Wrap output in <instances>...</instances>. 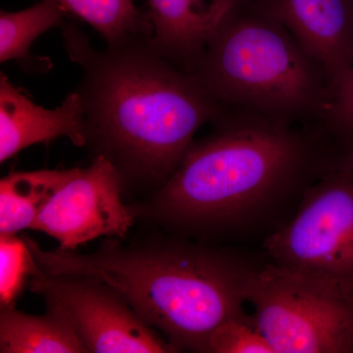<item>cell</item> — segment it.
<instances>
[{
    "mask_svg": "<svg viewBox=\"0 0 353 353\" xmlns=\"http://www.w3.org/2000/svg\"><path fill=\"white\" fill-rule=\"evenodd\" d=\"M67 138L76 146L87 145L85 111L77 90L55 109L34 103L3 73L0 75V162L26 148Z\"/></svg>",
    "mask_w": 353,
    "mask_h": 353,
    "instance_id": "cell-10",
    "label": "cell"
},
{
    "mask_svg": "<svg viewBox=\"0 0 353 353\" xmlns=\"http://www.w3.org/2000/svg\"><path fill=\"white\" fill-rule=\"evenodd\" d=\"M246 303L273 353H352L350 299L276 263L254 269Z\"/></svg>",
    "mask_w": 353,
    "mask_h": 353,
    "instance_id": "cell-5",
    "label": "cell"
},
{
    "mask_svg": "<svg viewBox=\"0 0 353 353\" xmlns=\"http://www.w3.org/2000/svg\"><path fill=\"white\" fill-rule=\"evenodd\" d=\"M343 159L347 165L348 168L353 172V143L345 146L343 150Z\"/></svg>",
    "mask_w": 353,
    "mask_h": 353,
    "instance_id": "cell-20",
    "label": "cell"
},
{
    "mask_svg": "<svg viewBox=\"0 0 353 353\" xmlns=\"http://www.w3.org/2000/svg\"><path fill=\"white\" fill-rule=\"evenodd\" d=\"M80 168L17 172L0 181V236L32 229L41 211Z\"/></svg>",
    "mask_w": 353,
    "mask_h": 353,
    "instance_id": "cell-12",
    "label": "cell"
},
{
    "mask_svg": "<svg viewBox=\"0 0 353 353\" xmlns=\"http://www.w3.org/2000/svg\"><path fill=\"white\" fill-rule=\"evenodd\" d=\"M254 1L280 20L321 65L336 94L353 67V0Z\"/></svg>",
    "mask_w": 353,
    "mask_h": 353,
    "instance_id": "cell-9",
    "label": "cell"
},
{
    "mask_svg": "<svg viewBox=\"0 0 353 353\" xmlns=\"http://www.w3.org/2000/svg\"><path fill=\"white\" fill-rule=\"evenodd\" d=\"M30 289L64 311L88 352H178L117 292L92 279L48 275L38 266Z\"/></svg>",
    "mask_w": 353,
    "mask_h": 353,
    "instance_id": "cell-7",
    "label": "cell"
},
{
    "mask_svg": "<svg viewBox=\"0 0 353 353\" xmlns=\"http://www.w3.org/2000/svg\"><path fill=\"white\" fill-rule=\"evenodd\" d=\"M211 124L155 196V212L169 224L239 226L307 189L343 152L324 121L290 124L223 108Z\"/></svg>",
    "mask_w": 353,
    "mask_h": 353,
    "instance_id": "cell-2",
    "label": "cell"
},
{
    "mask_svg": "<svg viewBox=\"0 0 353 353\" xmlns=\"http://www.w3.org/2000/svg\"><path fill=\"white\" fill-rule=\"evenodd\" d=\"M325 123L341 145L353 143V67L336 92Z\"/></svg>",
    "mask_w": 353,
    "mask_h": 353,
    "instance_id": "cell-18",
    "label": "cell"
},
{
    "mask_svg": "<svg viewBox=\"0 0 353 353\" xmlns=\"http://www.w3.org/2000/svg\"><path fill=\"white\" fill-rule=\"evenodd\" d=\"M192 10L203 28L208 39L209 32L224 19L228 13L243 0H190Z\"/></svg>",
    "mask_w": 353,
    "mask_h": 353,
    "instance_id": "cell-19",
    "label": "cell"
},
{
    "mask_svg": "<svg viewBox=\"0 0 353 353\" xmlns=\"http://www.w3.org/2000/svg\"><path fill=\"white\" fill-rule=\"evenodd\" d=\"M152 25L150 44L159 54L192 73L203 51L206 34L192 10L190 0H148Z\"/></svg>",
    "mask_w": 353,
    "mask_h": 353,
    "instance_id": "cell-13",
    "label": "cell"
},
{
    "mask_svg": "<svg viewBox=\"0 0 353 353\" xmlns=\"http://www.w3.org/2000/svg\"><path fill=\"white\" fill-rule=\"evenodd\" d=\"M350 308H352V353H353V296L350 299Z\"/></svg>",
    "mask_w": 353,
    "mask_h": 353,
    "instance_id": "cell-21",
    "label": "cell"
},
{
    "mask_svg": "<svg viewBox=\"0 0 353 353\" xmlns=\"http://www.w3.org/2000/svg\"><path fill=\"white\" fill-rule=\"evenodd\" d=\"M273 263L353 296V172L343 157L304 190L294 219L264 243Z\"/></svg>",
    "mask_w": 353,
    "mask_h": 353,
    "instance_id": "cell-6",
    "label": "cell"
},
{
    "mask_svg": "<svg viewBox=\"0 0 353 353\" xmlns=\"http://www.w3.org/2000/svg\"><path fill=\"white\" fill-rule=\"evenodd\" d=\"M61 29L70 59L82 70L76 90L87 145L110 160L122 179L163 185L199 130L223 108L194 74L159 54L150 39L97 50L76 25L64 22Z\"/></svg>",
    "mask_w": 353,
    "mask_h": 353,
    "instance_id": "cell-1",
    "label": "cell"
},
{
    "mask_svg": "<svg viewBox=\"0 0 353 353\" xmlns=\"http://www.w3.org/2000/svg\"><path fill=\"white\" fill-rule=\"evenodd\" d=\"M38 269L24 239L0 236V303L13 304L26 280Z\"/></svg>",
    "mask_w": 353,
    "mask_h": 353,
    "instance_id": "cell-16",
    "label": "cell"
},
{
    "mask_svg": "<svg viewBox=\"0 0 353 353\" xmlns=\"http://www.w3.org/2000/svg\"><path fill=\"white\" fill-rule=\"evenodd\" d=\"M48 303L46 315L27 314L10 305L0 307V352H88L62 309Z\"/></svg>",
    "mask_w": 353,
    "mask_h": 353,
    "instance_id": "cell-11",
    "label": "cell"
},
{
    "mask_svg": "<svg viewBox=\"0 0 353 353\" xmlns=\"http://www.w3.org/2000/svg\"><path fill=\"white\" fill-rule=\"evenodd\" d=\"M206 352L273 353V350L252 314L243 312L229 318L212 332Z\"/></svg>",
    "mask_w": 353,
    "mask_h": 353,
    "instance_id": "cell-17",
    "label": "cell"
},
{
    "mask_svg": "<svg viewBox=\"0 0 353 353\" xmlns=\"http://www.w3.org/2000/svg\"><path fill=\"white\" fill-rule=\"evenodd\" d=\"M192 74L221 108L290 124L325 121L336 97L321 65L254 0L209 32Z\"/></svg>",
    "mask_w": 353,
    "mask_h": 353,
    "instance_id": "cell-4",
    "label": "cell"
},
{
    "mask_svg": "<svg viewBox=\"0 0 353 353\" xmlns=\"http://www.w3.org/2000/svg\"><path fill=\"white\" fill-rule=\"evenodd\" d=\"M48 275L92 279L108 285L176 350L206 352L220 324L241 314L254 269L225 253L192 245L122 248L80 253L41 250L24 236Z\"/></svg>",
    "mask_w": 353,
    "mask_h": 353,
    "instance_id": "cell-3",
    "label": "cell"
},
{
    "mask_svg": "<svg viewBox=\"0 0 353 353\" xmlns=\"http://www.w3.org/2000/svg\"><path fill=\"white\" fill-rule=\"evenodd\" d=\"M68 14L85 21L103 37L108 46L152 39L148 14L134 0H51Z\"/></svg>",
    "mask_w": 353,
    "mask_h": 353,
    "instance_id": "cell-15",
    "label": "cell"
},
{
    "mask_svg": "<svg viewBox=\"0 0 353 353\" xmlns=\"http://www.w3.org/2000/svg\"><path fill=\"white\" fill-rule=\"evenodd\" d=\"M122 180L110 160L97 155L58 190L32 230L48 234L65 250L101 236L123 238L132 227V214L121 199Z\"/></svg>",
    "mask_w": 353,
    "mask_h": 353,
    "instance_id": "cell-8",
    "label": "cell"
},
{
    "mask_svg": "<svg viewBox=\"0 0 353 353\" xmlns=\"http://www.w3.org/2000/svg\"><path fill=\"white\" fill-rule=\"evenodd\" d=\"M66 11L51 0L16 12H0V61L20 62L27 70L48 71L51 62L36 58L30 53L32 43L39 36L55 27H61Z\"/></svg>",
    "mask_w": 353,
    "mask_h": 353,
    "instance_id": "cell-14",
    "label": "cell"
}]
</instances>
